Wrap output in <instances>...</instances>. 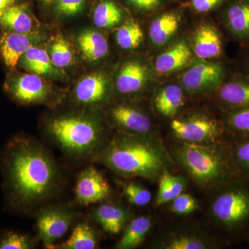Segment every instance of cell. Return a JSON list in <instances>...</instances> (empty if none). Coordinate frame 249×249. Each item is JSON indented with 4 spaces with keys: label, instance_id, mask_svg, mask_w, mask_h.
<instances>
[{
    "label": "cell",
    "instance_id": "6da1fadb",
    "mask_svg": "<svg viewBox=\"0 0 249 249\" xmlns=\"http://www.w3.org/2000/svg\"><path fill=\"white\" fill-rule=\"evenodd\" d=\"M5 206L10 212L27 215L58 196L63 178L45 147L28 136H15L0 155Z\"/></svg>",
    "mask_w": 249,
    "mask_h": 249
},
{
    "label": "cell",
    "instance_id": "7a4b0ae2",
    "mask_svg": "<svg viewBox=\"0 0 249 249\" xmlns=\"http://www.w3.org/2000/svg\"><path fill=\"white\" fill-rule=\"evenodd\" d=\"M45 132L52 145L78 161L97 160L109 142L101 121L87 113L53 116L46 123Z\"/></svg>",
    "mask_w": 249,
    "mask_h": 249
},
{
    "label": "cell",
    "instance_id": "3957f363",
    "mask_svg": "<svg viewBox=\"0 0 249 249\" xmlns=\"http://www.w3.org/2000/svg\"><path fill=\"white\" fill-rule=\"evenodd\" d=\"M96 160L125 177L154 178L163 167L160 152L136 136L120 135L113 139Z\"/></svg>",
    "mask_w": 249,
    "mask_h": 249
},
{
    "label": "cell",
    "instance_id": "277c9868",
    "mask_svg": "<svg viewBox=\"0 0 249 249\" xmlns=\"http://www.w3.org/2000/svg\"><path fill=\"white\" fill-rule=\"evenodd\" d=\"M180 157L191 176L199 182L228 181L235 176L236 170L230 159L215 149L201 143L183 144Z\"/></svg>",
    "mask_w": 249,
    "mask_h": 249
},
{
    "label": "cell",
    "instance_id": "5b68a950",
    "mask_svg": "<svg viewBox=\"0 0 249 249\" xmlns=\"http://www.w3.org/2000/svg\"><path fill=\"white\" fill-rule=\"evenodd\" d=\"M231 186L216 198L213 213L224 227L233 230L249 219V189L240 183Z\"/></svg>",
    "mask_w": 249,
    "mask_h": 249
},
{
    "label": "cell",
    "instance_id": "8992f818",
    "mask_svg": "<svg viewBox=\"0 0 249 249\" xmlns=\"http://www.w3.org/2000/svg\"><path fill=\"white\" fill-rule=\"evenodd\" d=\"M76 216V213L66 206L45 205L36 214V227L39 239L46 247L52 248L67 233Z\"/></svg>",
    "mask_w": 249,
    "mask_h": 249
},
{
    "label": "cell",
    "instance_id": "52a82bcc",
    "mask_svg": "<svg viewBox=\"0 0 249 249\" xmlns=\"http://www.w3.org/2000/svg\"><path fill=\"white\" fill-rule=\"evenodd\" d=\"M4 89L14 101L22 105L47 102L52 95L50 85L34 73H14L6 80Z\"/></svg>",
    "mask_w": 249,
    "mask_h": 249
},
{
    "label": "cell",
    "instance_id": "ba28073f",
    "mask_svg": "<svg viewBox=\"0 0 249 249\" xmlns=\"http://www.w3.org/2000/svg\"><path fill=\"white\" fill-rule=\"evenodd\" d=\"M74 192L78 204L89 206L107 199L111 196V187L96 168L88 166L78 175Z\"/></svg>",
    "mask_w": 249,
    "mask_h": 249
},
{
    "label": "cell",
    "instance_id": "9c48e42d",
    "mask_svg": "<svg viewBox=\"0 0 249 249\" xmlns=\"http://www.w3.org/2000/svg\"><path fill=\"white\" fill-rule=\"evenodd\" d=\"M171 127L178 138L196 143L214 142L222 133L220 126L216 121L203 116L174 120Z\"/></svg>",
    "mask_w": 249,
    "mask_h": 249
},
{
    "label": "cell",
    "instance_id": "30bf717a",
    "mask_svg": "<svg viewBox=\"0 0 249 249\" xmlns=\"http://www.w3.org/2000/svg\"><path fill=\"white\" fill-rule=\"evenodd\" d=\"M224 76L221 65L209 62L195 64L183 73L181 83L191 92H200L213 89L220 84Z\"/></svg>",
    "mask_w": 249,
    "mask_h": 249
},
{
    "label": "cell",
    "instance_id": "8fae6325",
    "mask_svg": "<svg viewBox=\"0 0 249 249\" xmlns=\"http://www.w3.org/2000/svg\"><path fill=\"white\" fill-rule=\"evenodd\" d=\"M107 94V77L102 73H93L77 83L73 91V99L80 106L94 107L104 102Z\"/></svg>",
    "mask_w": 249,
    "mask_h": 249
},
{
    "label": "cell",
    "instance_id": "7c38bea8",
    "mask_svg": "<svg viewBox=\"0 0 249 249\" xmlns=\"http://www.w3.org/2000/svg\"><path fill=\"white\" fill-rule=\"evenodd\" d=\"M39 37L37 34L2 32L0 34V55L5 65L11 70L17 66L23 54L36 45Z\"/></svg>",
    "mask_w": 249,
    "mask_h": 249
},
{
    "label": "cell",
    "instance_id": "4fadbf2b",
    "mask_svg": "<svg viewBox=\"0 0 249 249\" xmlns=\"http://www.w3.org/2000/svg\"><path fill=\"white\" fill-rule=\"evenodd\" d=\"M109 115L116 125L129 133L143 134L151 129L150 119L133 106L116 105L111 108Z\"/></svg>",
    "mask_w": 249,
    "mask_h": 249
},
{
    "label": "cell",
    "instance_id": "5bb4252c",
    "mask_svg": "<svg viewBox=\"0 0 249 249\" xmlns=\"http://www.w3.org/2000/svg\"><path fill=\"white\" fill-rule=\"evenodd\" d=\"M38 26L37 20L27 5H13L0 16V29L2 32L36 34Z\"/></svg>",
    "mask_w": 249,
    "mask_h": 249
},
{
    "label": "cell",
    "instance_id": "9a60e30c",
    "mask_svg": "<svg viewBox=\"0 0 249 249\" xmlns=\"http://www.w3.org/2000/svg\"><path fill=\"white\" fill-rule=\"evenodd\" d=\"M147 80L146 67L140 62H125L119 70L116 80V88L121 94H132L141 91Z\"/></svg>",
    "mask_w": 249,
    "mask_h": 249
},
{
    "label": "cell",
    "instance_id": "2e32d148",
    "mask_svg": "<svg viewBox=\"0 0 249 249\" xmlns=\"http://www.w3.org/2000/svg\"><path fill=\"white\" fill-rule=\"evenodd\" d=\"M17 66L39 76H58L61 71L55 67L45 49L35 47L28 49L18 61Z\"/></svg>",
    "mask_w": 249,
    "mask_h": 249
},
{
    "label": "cell",
    "instance_id": "e0dca14e",
    "mask_svg": "<svg viewBox=\"0 0 249 249\" xmlns=\"http://www.w3.org/2000/svg\"><path fill=\"white\" fill-rule=\"evenodd\" d=\"M93 219L105 231L118 234L124 229L128 219V213L123 208L111 204H101L91 210Z\"/></svg>",
    "mask_w": 249,
    "mask_h": 249
},
{
    "label": "cell",
    "instance_id": "ac0fdd59",
    "mask_svg": "<svg viewBox=\"0 0 249 249\" xmlns=\"http://www.w3.org/2000/svg\"><path fill=\"white\" fill-rule=\"evenodd\" d=\"M195 53L201 59L217 58L222 53L220 36L214 27L204 24L196 29L194 39Z\"/></svg>",
    "mask_w": 249,
    "mask_h": 249
},
{
    "label": "cell",
    "instance_id": "d6986e66",
    "mask_svg": "<svg viewBox=\"0 0 249 249\" xmlns=\"http://www.w3.org/2000/svg\"><path fill=\"white\" fill-rule=\"evenodd\" d=\"M191 56L188 44L181 41L157 57L155 64L156 71L160 74L176 71L185 66Z\"/></svg>",
    "mask_w": 249,
    "mask_h": 249
},
{
    "label": "cell",
    "instance_id": "ffe728a7",
    "mask_svg": "<svg viewBox=\"0 0 249 249\" xmlns=\"http://www.w3.org/2000/svg\"><path fill=\"white\" fill-rule=\"evenodd\" d=\"M77 42L82 55L88 61H98L108 53L109 45L107 39L98 31H82L77 37Z\"/></svg>",
    "mask_w": 249,
    "mask_h": 249
},
{
    "label": "cell",
    "instance_id": "44dd1931",
    "mask_svg": "<svg viewBox=\"0 0 249 249\" xmlns=\"http://www.w3.org/2000/svg\"><path fill=\"white\" fill-rule=\"evenodd\" d=\"M98 235L94 227L88 222L77 224L70 238L59 246L62 249H94L98 247Z\"/></svg>",
    "mask_w": 249,
    "mask_h": 249
},
{
    "label": "cell",
    "instance_id": "7402d4cb",
    "mask_svg": "<svg viewBox=\"0 0 249 249\" xmlns=\"http://www.w3.org/2000/svg\"><path fill=\"white\" fill-rule=\"evenodd\" d=\"M184 103L183 89L176 85H168L160 90L155 98L156 109L166 116H173Z\"/></svg>",
    "mask_w": 249,
    "mask_h": 249
},
{
    "label": "cell",
    "instance_id": "603a6c76",
    "mask_svg": "<svg viewBox=\"0 0 249 249\" xmlns=\"http://www.w3.org/2000/svg\"><path fill=\"white\" fill-rule=\"evenodd\" d=\"M180 17L174 13L161 15L156 18L150 27V38L156 45L166 43L178 30Z\"/></svg>",
    "mask_w": 249,
    "mask_h": 249
},
{
    "label": "cell",
    "instance_id": "cb8c5ba5",
    "mask_svg": "<svg viewBox=\"0 0 249 249\" xmlns=\"http://www.w3.org/2000/svg\"><path fill=\"white\" fill-rule=\"evenodd\" d=\"M219 96L232 109L249 106V81L235 80L228 82L219 88Z\"/></svg>",
    "mask_w": 249,
    "mask_h": 249
},
{
    "label": "cell",
    "instance_id": "d4e9b609",
    "mask_svg": "<svg viewBox=\"0 0 249 249\" xmlns=\"http://www.w3.org/2000/svg\"><path fill=\"white\" fill-rule=\"evenodd\" d=\"M227 23L234 35L240 38L249 37V1L232 4L227 11Z\"/></svg>",
    "mask_w": 249,
    "mask_h": 249
},
{
    "label": "cell",
    "instance_id": "484cf974",
    "mask_svg": "<svg viewBox=\"0 0 249 249\" xmlns=\"http://www.w3.org/2000/svg\"><path fill=\"white\" fill-rule=\"evenodd\" d=\"M151 228V220L145 216L136 217L129 223L124 235L117 245V249H132L142 244Z\"/></svg>",
    "mask_w": 249,
    "mask_h": 249
},
{
    "label": "cell",
    "instance_id": "4316f807",
    "mask_svg": "<svg viewBox=\"0 0 249 249\" xmlns=\"http://www.w3.org/2000/svg\"><path fill=\"white\" fill-rule=\"evenodd\" d=\"M183 178L180 177L174 176L164 170L160 176L157 193V206L173 201L175 198L182 193L184 189Z\"/></svg>",
    "mask_w": 249,
    "mask_h": 249
},
{
    "label": "cell",
    "instance_id": "83f0119b",
    "mask_svg": "<svg viewBox=\"0 0 249 249\" xmlns=\"http://www.w3.org/2000/svg\"><path fill=\"white\" fill-rule=\"evenodd\" d=\"M122 11L111 1L99 3L93 12L95 25L99 28H111L117 25L122 19Z\"/></svg>",
    "mask_w": 249,
    "mask_h": 249
},
{
    "label": "cell",
    "instance_id": "f1b7e54d",
    "mask_svg": "<svg viewBox=\"0 0 249 249\" xmlns=\"http://www.w3.org/2000/svg\"><path fill=\"white\" fill-rule=\"evenodd\" d=\"M143 37L142 27L132 19L127 21L116 32V40L121 48L134 49L141 45Z\"/></svg>",
    "mask_w": 249,
    "mask_h": 249
},
{
    "label": "cell",
    "instance_id": "f546056e",
    "mask_svg": "<svg viewBox=\"0 0 249 249\" xmlns=\"http://www.w3.org/2000/svg\"><path fill=\"white\" fill-rule=\"evenodd\" d=\"M49 56L53 65L58 68L70 67L74 61L71 45L62 36L54 38L49 49Z\"/></svg>",
    "mask_w": 249,
    "mask_h": 249
},
{
    "label": "cell",
    "instance_id": "4dcf8cb0",
    "mask_svg": "<svg viewBox=\"0 0 249 249\" xmlns=\"http://www.w3.org/2000/svg\"><path fill=\"white\" fill-rule=\"evenodd\" d=\"M36 240L30 235L15 231H4L0 233V249H31Z\"/></svg>",
    "mask_w": 249,
    "mask_h": 249
},
{
    "label": "cell",
    "instance_id": "1f68e13d",
    "mask_svg": "<svg viewBox=\"0 0 249 249\" xmlns=\"http://www.w3.org/2000/svg\"><path fill=\"white\" fill-rule=\"evenodd\" d=\"M232 130L249 138V106L233 109L228 118Z\"/></svg>",
    "mask_w": 249,
    "mask_h": 249
},
{
    "label": "cell",
    "instance_id": "d6a6232c",
    "mask_svg": "<svg viewBox=\"0 0 249 249\" xmlns=\"http://www.w3.org/2000/svg\"><path fill=\"white\" fill-rule=\"evenodd\" d=\"M124 191L129 202L136 206H145L151 201L150 192L137 183H125L124 185Z\"/></svg>",
    "mask_w": 249,
    "mask_h": 249
},
{
    "label": "cell",
    "instance_id": "836d02e7",
    "mask_svg": "<svg viewBox=\"0 0 249 249\" xmlns=\"http://www.w3.org/2000/svg\"><path fill=\"white\" fill-rule=\"evenodd\" d=\"M233 159L236 167L249 175V138L242 141L235 145Z\"/></svg>",
    "mask_w": 249,
    "mask_h": 249
},
{
    "label": "cell",
    "instance_id": "e575fe53",
    "mask_svg": "<svg viewBox=\"0 0 249 249\" xmlns=\"http://www.w3.org/2000/svg\"><path fill=\"white\" fill-rule=\"evenodd\" d=\"M197 207L196 199L188 194L181 193L173 200L172 211L176 214L191 213Z\"/></svg>",
    "mask_w": 249,
    "mask_h": 249
},
{
    "label": "cell",
    "instance_id": "d590c367",
    "mask_svg": "<svg viewBox=\"0 0 249 249\" xmlns=\"http://www.w3.org/2000/svg\"><path fill=\"white\" fill-rule=\"evenodd\" d=\"M206 245L200 239L189 236H179L170 241L167 245L168 249H203Z\"/></svg>",
    "mask_w": 249,
    "mask_h": 249
},
{
    "label": "cell",
    "instance_id": "8d00e7d4",
    "mask_svg": "<svg viewBox=\"0 0 249 249\" xmlns=\"http://www.w3.org/2000/svg\"><path fill=\"white\" fill-rule=\"evenodd\" d=\"M85 4V0H58L55 11L60 16H74L81 12Z\"/></svg>",
    "mask_w": 249,
    "mask_h": 249
},
{
    "label": "cell",
    "instance_id": "74e56055",
    "mask_svg": "<svg viewBox=\"0 0 249 249\" xmlns=\"http://www.w3.org/2000/svg\"><path fill=\"white\" fill-rule=\"evenodd\" d=\"M222 0H192L193 8L199 12H207L213 9Z\"/></svg>",
    "mask_w": 249,
    "mask_h": 249
},
{
    "label": "cell",
    "instance_id": "f35d334b",
    "mask_svg": "<svg viewBox=\"0 0 249 249\" xmlns=\"http://www.w3.org/2000/svg\"><path fill=\"white\" fill-rule=\"evenodd\" d=\"M134 7L142 11L155 9L160 4V0H127Z\"/></svg>",
    "mask_w": 249,
    "mask_h": 249
},
{
    "label": "cell",
    "instance_id": "ab89813d",
    "mask_svg": "<svg viewBox=\"0 0 249 249\" xmlns=\"http://www.w3.org/2000/svg\"><path fill=\"white\" fill-rule=\"evenodd\" d=\"M19 0H0V16L13 5L18 4Z\"/></svg>",
    "mask_w": 249,
    "mask_h": 249
},
{
    "label": "cell",
    "instance_id": "60d3db41",
    "mask_svg": "<svg viewBox=\"0 0 249 249\" xmlns=\"http://www.w3.org/2000/svg\"><path fill=\"white\" fill-rule=\"evenodd\" d=\"M42 1H45V2L47 3H51L52 1H55V0H42Z\"/></svg>",
    "mask_w": 249,
    "mask_h": 249
},
{
    "label": "cell",
    "instance_id": "b9f144b4",
    "mask_svg": "<svg viewBox=\"0 0 249 249\" xmlns=\"http://www.w3.org/2000/svg\"></svg>",
    "mask_w": 249,
    "mask_h": 249
}]
</instances>
